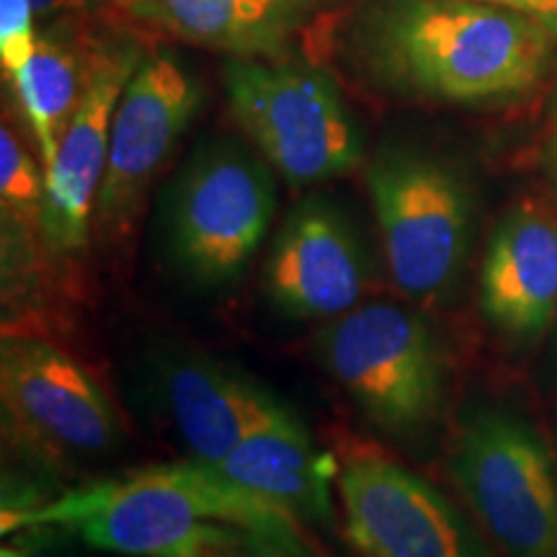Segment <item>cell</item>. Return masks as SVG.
<instances>
[{
  "label": "cell",
  "instance_id": "obj_1",
  "mask_svg": "<svg viewBox=\"0 0 557 557\" xmlns=\"http://www.w3.org/2000/svg\"><path fill=\"white\" fill-rule=\"evenodd\" d=\"M58 527L86 545L127 557H238L250 537L312 557L297 517L222 475L212 465L148 468L62 493L3 506V534Z\"/></svg>",
  "mask_w": 557,
  "mask_h": 557
},
{
  "label": "cell",
  "instance_id": "obj_2",
  "mask_svg": "<svg viewBox=\"0 0 557 557\" xmlns=\"http://www.w3.org/2000/svg\"><path fill=\"white\" fill-rule=\"evenodd\" d=\"M359 45L389 88L472 103L532 88L547 70L553 34L527 13L480 0H382Z\"/></svg>",
  "mask_w": 557,
  "mask_h": 557
},
{
  "label": "cell",
  "instance_id": "obj_3",
  "mask_svg": "<svg viewBox=\"0 0 557 557\" xmlns=\"http://www.w3.org/2000/svg\"><path fill=\"white\" fill-rule=\"evenodd\" d=\"M225 86L235 120L287 184L344 176L364 158L357 116L320 70L238 58L227 62Z\"/></svg>",
  "mask_w": 557,
  "mask_h": 557
},
{
  "label": "cell",
  "instance_id": "obj_4",
  "mask_svg": "<svg viewBox=\"0 0 557 557\" xmlns=\"http://www.w3.org/2000/svg\"><path fill=\"white\" fill-rule=\"evenodd\" d=\"M318 359L333 382L389 434L434 421L447 361L423 318L393 302H361L318 333Z\"/></svg>",
  "mask_w": 557,
  "mask_h": 557
},
{
  "label": "cell",
  "instance_id": "obj_5",
  "mask_svg": "<svg viewBox=\"0 0 557 557\" xmlns=\"http://www.w3.org/2000/svg\"><path fill=\"white\" fill-rule=\"evenodd\" d=\"M389 278L416 302H436L455 287L470 246V194L442 160L389 150L369 165Z\"/></svg>",
  "mask_w": 557,
  "mask_h": 557
},
{
  "label": "cell",
  "instance_id": "obj_6",
  "mask_svg": "<svg viewBox=\"0 0 557 557\" xmlns=\"http://www.w3.org/2000/svg\"><path fill=\"white\" fill-rule=\"evenodd\" d=\"M449 470L508 557H557V462L529 423L483 410L459 434Z\"/></svg>",
  "mask_w": 557,
  "mask_h": 557
},
{
  "label": "cell",
  "instance_id": "obj_7",
  "mask_svg": "<svg viewBox=\"0 0 557 557\" xmlns=\"http://www.w3.org/2000/svg\"><path fill=\"white\" fill-rule=\"evenodd\" d=\"M276 212L271 171L240 145H207L186 163L169 207L171 253L199 284L235 282Z\"/></svg>",
  "mask_w": 557,
  "mask_h": 557
},
{
  "label": "cell",
  "instance_id": "obj_8",
  "mask_svg": "<svg viewBox=\"0 0 557 557\" xmlns=\"http://www.w3.org/2000/svg\"><path fill=\"white\" fill-rule=\"evenodd\" d=\"M0 403L11 434L47 459L96 457L120 442V416L94 374L47 341L3 338Z\"/></svg>",
  "mask_w": 557,
  "mask_h": 557
},
{
  "label": "cell",
  "instance_id": "obj_9",
  "mask_svg": "<svg viewBox=\"0 0 557 557\" xmlns=\"http://www.w3.org/2000/svg\"><path fill=\"white\" fill-rule=\"evenodd\" d=\"M344 534L361 557H487L451 500L387 457L357 455L338 475Z\"/></svg>",
  "mask_w": 557,
  "mask_h": 557
},
{
  "label": "cell",
  "instance_id": "obj_10",
  "mask_svg": "<svg viewBox=\"0 0 557 557\" xmlns=\"http://www.w3.org/2000/svg\"><path fill=\"white\" fill-rule=\"evenodd\" d=\"M199 101V83L173 54L139 62L111 124L107 173L94 209L103 233H120L135 220L152 176L189 127Z\"/></svg>",
  "mask_w": 557,
  "mask_h": 557
},
{
  "label": "cell",
  "instance_id": "obj_11",
  "mask_svg": "<svg viewBox=\"0 0 557 557\" xmlns=\"http://www.w3.org/2000/svg\"><path fill=\"white\" fill-rule=\"evenodd\" d=\"M369 276L367 250L346 214L331 201L308 199L278 230L263 289L282 315L333 320L359 308Z\"/></svg>",
  "mask_w": 557,
  "mask_h": 557
},
{
  "label": "cell",
  "instance_id": "obj_12",
  "mask_svg": "<svg viewBox=\"0 0 557 557\" xmlns=\"http://www.w3.org/2000/svg\"><path fill=\"white\" fill-rule=\"evenodd\" d=\"M137 50H111L90 58L83 99L62 137L58 158L45 171L41 235L54 253L73 256L86 248L96 199L109 160L111 124L135 70Z\"/></svg>",
  "mask_w": 557,
  "mask_h": 557
},
{
  "label": "cell",
  "instance_id": "obj_13",
  "mask_svg": "<svg viewBox=\"0 0 557 557\" xmlns=\"http://www.w3.org/2000/svg\"><path fill=\"white\" fill-rule=\"evenodd\" d=\"M480 308L498 331L537 336L557 315V214L524 201L498 222L480 271Z\"/></svg>",
  "mask_w": 557,
  "mask_h": 557
},
{
  "label": "cell",
  "instance_id": "obj_14",
  "mask_svg": "<svg viewBox=\"0 0 557 557\" xmlns=\"http://www.w3.org/2000/svg\"><path fill=\"white\" fill-rule=\"evenodd\" d=\"M163 398L181 442L205 465H218L250 431L284 410L274 395L246 374L201 357L169 367Z\"/></svg>",
  "mask_w": 557,
  "mask_h": 557
},
{
  "label": "cell",
  "instance_id": "obj_15",
  "mask_svg": "<svg viewBox=\"0 0 557 557\" xmlns=\"http://www.w3.org/2000/svg\"><path fill=\"white\" fill-rule=\"evenodd\" d=\"M214 470L292 517L331 521V462L320 455L308 429L287 408L253 429Z\"/></svg>",
  "mask_w": 557,
  "mask_h": 557
},
{
  "label": "cell",
  "instance_id": "obj_16",
  "mask_svg": "<svg viewBox=\"0 0 557 557\" xmlns=\"http://www.w3.org/2000/svg\"><path fill=\"white\" fill-rule=\"evenodd\" d=\"M132 18L238 58H274L287 29L250 0H114Z\"/></svg>",
  "mask_w": 557,
  "mask_h": 557
},
{
  "label": "cell",
  "instance_id": "obj_17",
  "mask_svg": "<svg viewBox=\"0 0 557 557\" xmlns=\"http://www.w3.org/2000/svg\"><path fill=\"white\" fill-rule=\"evenodd\" d=\"M88 73L90 62H83L81 52L67 39L45 32L37 37L29 60L11 75L21 111L37 139L45 171L58 158L67 124L86 90Z\"/></svg>",
  "mask_w": 557,
  "mask_h": 557
},
{
  "label": "cell",
  "instance_id": "obj_18",
  "mask_svg": "<svg viewBox=\"0 0 557 557\" xmlns=\"http://www.w3.org/2000/svg\"><path fill=\"white\" fill-rule=\"evenodd\" d=\"M45 176L29 152L24 150L9 124L0 129V199H3V220L13 227L32 230L41 225L45 209Z\"/></svg>",
  "mask_w": 557,
  "mask_h": 557
},
{
  "label": "cell",
  "instance_id": "obj_19",
  "mask_svg": "<svg viewBox=\"0 0 557 557\" xmlns=\"http://www.w3.org/2000/svg\"><path fill=\"white\" fill-rule=\"evenodd\" d=\"M32 0H0V60L5 75H13L37 47Z\"/></svg>",
  "mask_w": 557,
  "mask_h": 557
},
{
  "label": "cell",
  "instance_id": "obj_20",
  "mask_svg": "<svg viewBox=\"0 0 557 557\" xmlns=\"http://www.w3.org/2000/svg\"><path fill=\"white\" fill-rule=\"evenodd\" d=\"M253 5H259L261 11H267L271 18L278 21L284 29H292V26L299 24V18L305 16V11L310 9L312 0H250Z\"/></svg>",
  "mask_w": 557,
  "mask_h": 557
},
{
  "label": "cell",
  "instance_id": "obj_21",
  "mask_svg": "<svg viewBox=\"0 0 557 557\" xmlns=\"http://www.w3.org/2000/svg\"><path fill=\"white\" fill-rule=\"evenodd\" d=\"M34 13L41 18L60 16V13H81L88 11L96 0H32Z\"/></svg>",
  "mask_w": 557,
  "mask_h": 557
},
{
  "label": "cell",
  "instance_id": "obj_22",
  "mask_svg": "<svg viewBox=\"0 0 557 557\" xmlns=\"http://www.w3.org/2000/svg\"><path fill=\"white\" fill-rule=\"evenodd\" d=\"M527 16L540 21L553 37H557V0H529Z\"/></svg>",
  "mask_w": 557,
  "mask_h": 557
},
{
  "label": "cell",
  "instance_id": "obj_23",
  "mask_svg": "<svg viewBox=\"0 0 557 557\" xmlns=\"http://www.w3.org/2000/svg\"><path fill=\"white\" fill-rule=\"evenodd\" d=\"M0 557H60L50 545H39V542L24 540L18 545H5L0 549Z\"/></svg>",
  "mask_w": 557,
  "mask_h": 557
},
{
  "label": "cell",
  "instance_id": "obj_24",
  "mask_svg": "<svg viewBox=\"0 0 557 557\" xmlns=\"http://www.w3.org/2000/svg\"><path fill=\"white\" fill-rule=\"evenodd\" d=\"M238 557H292L289 553H284L282 547L271 545V542L261 540V537H250L246 545L240 547Z\"/></svg>",
  "mask_w": 557,
  "mask_h": 557
},
{
  "label": "cell",
  "instance_id": "obj_25",
  "mask_svg": "<svg viewBox=\"0 0 557 557\" xmlns=\"http://www.w3.org/2000/svg\"><path fill=\"white\" fill-rule=\"evenodd\" d=\"M480 3H491V5H500V9H511V11L527 13L529 0H480Z\"/></svg>",
  "mask_w": 557,
  "mask_h": 557
},
{
  "label": "cell",
  "instance_id": "obj_26",
  "mask_svg": "<svg viewBox=\"0 0 557 557\" xmlns=\"http://www.w3.org/2000/svg\"><path fill=\"white\" fill-rule=\"evenodd\" d=\"M553 171H555V176H557V137H555V143H553Z\"/></svg>",
  "mask_w": 557,
  "mask_h": 557
}]
</instances>
